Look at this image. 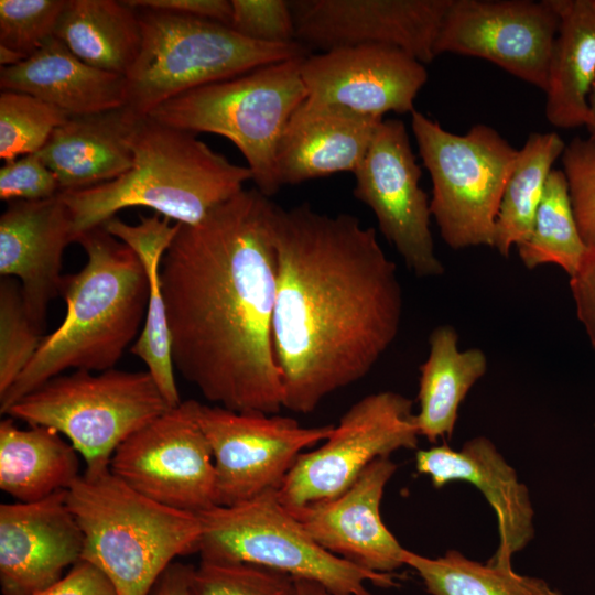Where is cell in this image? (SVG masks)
I'll return each mask as SVG.
<instances>
[{
    "instance_id": "obj_27",
    "label": "cell",
    "mask_w": 595,
    "mask_h": 595,
    "mask_svg": "<svg viewBox=\"0 0 595 595\" xmlns=\"http://www.w3.org/2000/svg\"><path fill=\"white\" fill-rule=\"evenodd\" d=\"M0 422V488L21 502L67 490L80 476L78 452L54 429Z\"/></svg>"
},
{
    "instance_id": "obj_35",
    "label": "cell",
    "mask_w": 595,
    "mask_h": 595,
    "mask_svg": "<svg viewBox=\"0 0 595 595\" xmlns=\"http://www.w3.org/2000/svg\"><path fill=\"white\" fill-rule=\"evenodd\" d=\"M191 595H298L295 578L259 565L203 561L194 569Z\"/></svg>"
},
{
    "instance_id": "obj_5",
    "label": "cell",
    "mask_w": 595,
    "mask_h": 595,
    "mask_svg": "<svg viewBox=\"0 0 595 595\" xmlns=\"http://www.w3.org/2000/svg\"><path fill=\"white\" fill-rule=\"evenodd\" d=\"M66 493L84 534L82 560L99 567L117 595H149L176 556L198 552L197 515L149 499L110 469L84 472Z\"/></svg>"
},
{
    "instance_id": "obj_29",
    "label": "cell",
    "mask_w": 595,
    "mask_h": 595,
    "mask_svg": "<svg viewBox=\"0 0 595 595\" xmlns=\"http://www.w3.org/2000/svg\"><path fill=\"white\" fill-rule=\"evenodd\" d=\"M54 37L84 63L126 76L142 41L138 9L126 1L67 0Z\"/></svg>"
},
{
    "instance_id": "obj_43",
    "label": "cell",
    "mask_w": 595,
    "mask_h": 595,
    "mask_svg": "<svg viewBox=\"0 0 595 595\" xmlns=\"http://www.w3.org/2000/svg\"><path fill=\"white\" fill-rule=\"evenodd\" d=\"M195 566L173 562L159 577L150 595H191V580Z\"/></svg>"
},
{
    "instance_id": "obj_42",
    "label": "cell",
    "mask_w": 595,
    "mask_h": 595,
    "mask_svg": "<svg viewBox=\"0 0 595 595\" xmlns=\"http://www.w3.org/2000/svg\"><path fill=\"white\" fill-rule=\"evenodd\" d=\"M136 9H148L216 21L229 26L232 9L228 0H126Z\"/></svg>"
},
{
    "instance_id": "obj_38",
    "label": "cell",
    "mask_w": 595,
    "mask_h": 595,
    "mask_svg": "<svg viewBox=\"0 0 595 595\" xmlns=\"http://www.w3.org/2000/svg\"><path fill=\"white\" fill-rule=\"evenodd\" d=\"M229 26L241 36L263 43L295 42L290 1L231 0Z\"/></svg>"
},
{
    "instance_id": "obj_28",
    "label": "cell",
    "mask_w": 595,
    "mask_h": 595,
    "mask_svg": "<svg viewBox=\"0 0 595 595\" xmlns=\"http://www.w3.org/2000/svg\"><path fill=\"white\" fill-rule=\"evenodd\" d=\"M429 345V355L420 367L415 423L420 436L436 442L452 435L462 401L487 370V357L479 348L461 350L457 332L451 325L435 327Z\"/></svg>"
},
{
    "instance_id": "obj_7",
    "label": "cell",
    "mask_w": 595,
    "mask_h": 595,
    "mask_svg": "<svg viewBox=\"0 0 595 595\" xmlns=\"http://www.w3.org/2000/svg\"><path fill=\"white\" fill-rule=\"evenodd\" d=\"M304 57L195 88L161 104L148 116L188 132L230 140L245 158L256 188L270 197L281 188L277 175L281 138L307 98L301 76Z\"/></svg>"
},
{
    "instance_id": "obj_14",
    "label": "cell",
    "mask_w": 595,
    "mask_h": 595,
    "mask_svg": "<svg viewBox=\"0 0 595 595\" xmlns=\"http://www.w3.org/2000/svg\"><path fill=\"white\" fill-rule=\"evenodd\" d=\"M354 195L374 213L378 227L418 277H437L444 267L435 255L428 194L405 125L382 119L363 161L353 173Z\"/></svg>"
},
{
    "instance_id": "obj_3",
    "label": "cell",
    "mask_w": 595,
    "mask_h": 595,
    "mask_svg": "<svg viewBox=\"0 0 595 595\" xmlns=\"http://www.w3.org/2000/svg\"><path fill=\"white\" fill-rule=\"evenodd\" d=\"M85 266L64 275L61 295L66 312L60 326L44 336L25 370L0 397V412L68 369L115 368L144 323L149 281L137 255L104 226L80 234Z\"/></svg>"
},
{
    "instance_id": "obj_22",
    "label": "cell",
    "mask_w": 595,
    "mask_h": 595,
    "mask_svg": "<svg viewBox=\"0 0 595 595\" xmlns=\"http://www.w3.org/2000/svg\"><path fill=\"white\" fill-rule=\"evenodd\" d=\"M382 119L305 99L291 117L279 144L280 186L354 173Z\"/></svg>"
},
{
    "instance_id": "obj_13",
    "label": "cell",
    "mask_w": 595,
    "mask_h": 595,
    "mask_svg": "<svg viewBox=\"0 0 595 595\" xmlns=\"http://www.w3.org/2000/svg\"><path fill=\"white\" fill-rule=\"evenodd\" d=\"M197 419L213 452L217 506L278 491L298 457L334 428H304L289 416L203 403Z\"/></svg>"
},
{
    "instance_id": "obj_4",
    "label": "cell",
    "mask_w": 595,
    "mask_h": 595,
    "mask_svg": "<svg viewBox=\"0 0 595 595\" xmlns=\"http://www.w3.org/2000/svg\"><path fill=\"white\" fill-rule=\"evenodd\" d=\"M132 167L87 188L61 192L77 237L125 208L148 207L170 220L194 225L252 180L247 166L229 161L195 133L136 116L127 136Z\"/></svg>"
},
{
    "instance_id": "obj_30",
    "label": "cell",
    "mask_w": 595,
    "mask_h": 595,
    "mask_svg": "<svg viewBox=\"0 0 595 595\" xmlns=\"http://www.w3.org/2000/svg\"><path fill=\"white\" fill-rule=\"evenodd\" d=\"M565 143L556 132L531 133L518 150L499 205L493 247L507 257L530 235L548 177Z\"/></svg>"
},
{
    "instance_id": "obj_8",
    "label": "cell",
    "mask_w": 595,
    "mask_h": 595,
    "mask_svg": "<svg viewBox=\"0 0 595 595\" xmlns=\"http://www.w3.org/2000/svg\"><path fill=\"white\" fill-rule=\"evenodd\" d=\"M172 408L145 371L75 370L56 376L15 402L10 418L56 430L87 473L109 469L118 446Z\"/></svg>"
},
{
    "instance_id": "obj_21",
    "label": "cell",
    "mask_w": 595,
    "mask_h": 595,
    "mask_svg": "<svg viewBox=\"0 0 595 595\" xmlns=\"http://www.w3.org/2000/svg\"><path fill=\"white\" fill-rule=\"evenodd\" d=\"M415 468L429 476L435 488L463 480L482 493L496 513L499 537L489 562L511 564L513 554L526 548L533 538V508L529 490L487 437H474L457 451L446 444L419 450Z\"/></svg>"
},
{
    "instance_id": "obj_44",
    "label": "cell",
    "mask_w": 595,
    "mask_h": 595,
    "mask_svg": "<svg viewBox=\"0 0 595 595\" xmlns=\"http://www.w3.org/2000/svg\"><path fill=\"white\" fill-rule=\"evenodd\" d=\"M298 595H332L324 586L321 584L304 580L295 578Z\"/></svg>"
},
{
    "instance_id": "obj_15",
    "label": "cell",
    "mask_w": 595,
    "mask_h": 595,
    "mask_svg": "<svg viewBox=\"0 0 595 595\" xmlns=\"http://www.w3.org/2000/svg\"><path fill=\"white\" fill-rule=\"evenodd\" d=\"M558 28L553 0H451L435 55L487 60L544 91Z\"/></svg>"
},
{
    "instance_id": "obj_19",
    "label": "cell",
    "mask_w": 595,
    "mask_h": 595,
    "mask_svg": "<svg viewBox=\"0 0 595 595\" xmlns=\"http://www.w3.org/2000/svg\"><path fill=\"white\" fill-rule=\"evenodd\" d=\"M397 470L390 457L372 462L339 496L288 509L328 552L363 569L392 573L404 565V549L380 515L385 488Z\"/></svg>"
},
{
    "instance_id": "obj_24",
    "label": "cell",
    "mask_w": 595,
    "mask_h": 595,
    "mask_svg": "<svg viewBox=\"0 0 595 595\" xmlns=\"http://www.w3.org/2000/svg\"><path fill=\"white\" fill-rule=\"evenodd\" d=\"M137 113L127 107L69 116L37 152L56 175L61 192L112 181L132 167L127 136Z\"/></svg>"
},
{
    "instance_id": "obj_12",
    "label": "cell",
    "mask_w": 595,
    "mask_h": 595,
    "mask_svg": "<svg viewBox=\"0 0 595 595\" xmlns=\"http://www.w3.org/2000/svg\"><path fill=\"white\" fill-rule=\"evenodd\" d=\"M199 402L185 400L134 432L113 453L109 469L161 505L198 515L216 505L215 465Z\"/></svg>"
},
{
    "instance_id": "obj_20",
    "label": "cell",
    "mask_w": 595,
    "mask_h": 595,
    "mask_svg": "<svg viewBox=\"0 0 595 595\" xmlns=\"http://www.w3.org/2000/svg\"><path fill=\"white\" fill-rule=\"evenodd\" d=\"M71 242L73 218L61 193L9 202L0 217V274L20 281L26 312L41 331L51 301L61 295L63 253Z\"/></svg>"
},
{
    "instance_id": "obj_9",
    "label": "cell",
    "mask_w": 595,
    "mask_h": 595,
    "mask_svg": "<svg viewBox=\"0 0 595 595\" xmlns=\"http://www.w3.org/2000/svg\"><path fill=\"white\" fill-rule=\"evenodd\" d=\"M201 560L241 562L272 569L324 586L332 595H372L367 583L394 586L393 573L363 569L321 547L269 491L198 515Z\"/></svg>"
},
{
    "instance_id": "obj_40",
    "label": "cell",
    "mask_w": 595,
    "mask_h": 595,
    "mask_svg": "<svg viewBox=\"0 0 595 595\" xmlns=\"http://www.w3.org/2000/svg\"><path fill=\"white\" fill-rule=\"evenodd\" d=\"M576 316L595 349V248L588 249L577 271L570 277Z\"/></svg>"
},
{
    "instance_id": "obj_31",
    "label": "cell",
    "mask_w": 595,
    "mask_h": 595,
    "mask_svg": "<svg viewBox=\"0 0 595 595\" xmlns=\"http://www.w3.org/2000/svg\"><path fill=\"white\" fill-rule=\"evenodd\" d=\"M404 565L418 573L431 595H563L541 578L516 573L511 564L480 563L457 550L437 558L407 550Z\"/></svg>"
},
{
    "instance_id": "obj_39",
    "label": "cell",
    "mask_w": 595,
    "mask_h": 595,
    "mask_svg": "<svg viewBox=\"0 0 595 595\" xmlns=\"http://www.w3.org/2000/svg\"><path fill=\"white\" fill-rule=\"evenodd\" d=\"M0 169V199L40 201L56 196L61 186L56 175L39 153L7 161Z\"/></svg>"
},
{
    "instance_id": "obj_18",
    "label": "cell",
    "mask_w": 595,
    "mask_h": 595,
    "mask_svg": "<svg viewBox=\"0 0 595 595\" xmlns=\"http://www.w3.org/2000/svg\"><path fill=\"white\" fill-rule=\"evenodd\" d=\"M83 531L66 490L33 502L0 505V585L3 595H36L82 560Z\"/></svg>"
},
{
    "instance_id": "obj_11",
    "label": "cell",
    "mask_w": 595,
    "mask_h": 595,
    "mask_svg": "<svg viewBox=\"0 0 595 595\" xmlns=\"http://www.w3.org/2000/svg\"><path fill=\"white\" fill-rule=\"evenodd\" d=\"M412 401L394 391L365 396L339 419L317 448L303 452L277 491L289 509L333 499L376 459L416 448Z\"/></svg>"
},
{
    "instance_id": "obj_25",
    "label": "cell",
    "mask_w": 595,
    "mask_h": 595,
    "mask_svg": "<svg viewBox=\"0 0 595 595\" xmlns=\"http://www.w3.org/2000/svg\"><path fill=\"white\" fill-rule=\"evenodd\" d=\"M105 229L127 245L140 259L149 281V302L142 329L130 346L159 386L171 407L182 402L177 390L171 350L165 302L161 291V260L173 241L180 224H171L159 214L140 216L139 224L130 225L117 217L107 220Z\"/></svg>"
},
{
    "instance_id": "obj_1",
    "label": "cell",
    "mask_w": 595,
    "mask_h": 595,
    "mask_svg": "<svg viewBox=\"0 0 595 595\" xmlns=\"http://www.w3.org/2000/svg\"><path fill=\"white\" fill-rule=\"evenodd\" d=\"M274 203L244 188L194 225L180 224L160 266L175 370L215 405L283 408L272 321Z\"/></svg>"
},
{
    "instance_id": "obj_2",
    "label": "cell",
    "mask_w": 595,
    "mask_h": 595,
    "mask_svg": "<svg viewBox=\"0 0 595 595\" xmlns=\"http://www.w3.org/2000/svg\"><path fill=\"white\" fill-rule=\"evenodd\" d=\"M272 337L283 408L307 414L363 379L396 340L403 295L376 230L351 214L274 204Z\"/></svg>"
},
{
    "instance_id": "obj_34",
    "label": "cell",
    "mask_w": 595,
    "mask_h": 595,
    "mask_svg": "<svg viewBox=\"0 0 595 595\" xmlns=\"http://www.w3.org/2000/svg\"><path fill=\"white\" fill-rule=\"evenodd\" d=\"M30 318L20 283L0 281V397L15 382L36 355L44 336Z\"/></svg>"
},
{
    "instance_id": "obj_6",
    "label": "cell",
    "mask_w": 595,
    "mask_h": 595,
    "mask_svg": "<svg viewBox=\"0 0 595 595\" xmlns=\"http://www.w3.org/2000/svg\"><path fill=\"white\" fill-rule=\"evenodd\" d=\"M142 41L126 74V107L145 116L195 88L309 55L300 42L263 43L194 17L138 9Z\"/></svg>"
},
{
    "instance_id": "obj_33",
    "label": "cell",
    "mask_w": 595,
    "mask_h": 595,
    "mask_svg": "<svg viewBox=\"0 0 595 595\" xmlns=\"http://www.w3.org/2000/svg\"><path fill=\"white\" fill-rule=\"evenodd\" d=\"M69 115L26 93L1 90L0 158L7 161L37 153Z\"/></svg>"
},
{
    "instance_id": "obj_17",
    "label": "cell",
    "mask_w": 595,
    "mask_h": 595,
    "mask_svg": "<svg viewBox=\"0 0 595 595\" xmlns=\"http://www.w3.org/2000/svg\"><path fill=\"white\" fill-rule=\"evenodd\" d=\"M307 98L383 118L411 113L428 79L420 61L388 45L337 47L307 55L301 64Z\"/></svg>"
},
{
    "instance_id": "obj_45",
    "label": "cell",
    "mask_w": 595,
    "mask_h": 595,
    "mask_svg": "<svg viewBox=\"0 0 595 595\" xmlns=\"http://www.w3.org/2000/svg\"><path fill=\"white\" fill-rule=\"evenodd\" d=\"M585 127L591 137L595 138V82L588 96V116Z\"/></svg>"
},
{
    "instance_id": "obj_36",
    "label": "cell",
    "mask_w": 595,
    "mask_h": 595,
    "mask_svg": "<svg viewBox=\"0 0 595 595\" xmlns=\"http://www.w3.org/2000/svg\"><path fill=\"white\" fill-rule=\"evenodd\" d=\"M67 0H1L0 46L25 58L54 37Z\"/></svg>"
},
{
    "instance_id": "obj_23",
    "label": "cell",
    "mask_w": 595,
    "mask_h": 595,
    "mask_svg": "<svg viewBox=\"0 0 595 595\" xmlns=\"http://www.w3.org/2000/svg\"><path fill=\"white\" fill-rule=\"evenodd\" d=\"M1 90L35 96L69 116L126 107V78L93 67L52 37L23 62L0 68Z\"/></svg>"
},
{
    "instance_id": "obj_41",
    "label": "cell",
    "mask_w": 595,
    "mask_h": 595,
    "mask_svg": "<svg viewBox=\"0 0 595 595\" xmlns=\"http://www.w3.org/2000/svg\"><path fill=\"white\" fill-rule=\"evenodd\" d=\"M36 595H117V592L99 567L79 560L65 576Z\"/></svg>"
},
{
    "instance_id": "obj_26",
    "label": "cell",
    "mask_w": 595,
    "mask_h": 595,
    "mask_svg": "<svg viewBox=\"0 0 595 595\" xmlns=\"http://www.w3.org/2000/svg\"><path fill=\"white\" fill-rule=\"evenodd\" d=\"M559 14L547 87L545 116L558 128L585 126L595 82V0H553Z\"/></svg>"
},
{
    "instance_id": "obj_37",
    "label": "cell",
    "mask_w": 595,
    "mask_h": 595,
    "mask_svg": "<svg viewBox=\"0 0 595 595\" xmlns=\"http://www.w3.org/2000/svg\"><path fill=\"white\" fill-rule=\"evenodd\" d=\"M569 196L581 237L595 248V138L576 137L561 155Z\"/></svg>"
},
{
    "instance_id": "obj_10",
    "label": "cell",
    "mask_w": 595,
    "mask_h": 595,
    "mask_svg": "<svg viewBox=\"0 0 595 595\" xmlns=\"http://www.w3.org/2000/svg\"><path fill=\"white\" fill-rule=\"evenodd\" d=\"M410 115L419 154L432 181L431 215L443 240L453 249L493 247L499 205L518 150L486 125L455 134L418 110Z\"/></svg>"
},
{
    "instance_id": "obj_32",
    "label": "cell",
    "mask_w": 595,
    "mask_h": 595,
    "mask_svg": "<svg viewBox=\"0 0 595 595\" xmlns=\"http://www.w3.org/2000/svg\"><path fill=\"white\" fill-rule=\"evenodd\" d=\"M527 269L555 264L572 277L588 248L577 228L563 171L552 170L529 237L518 247Z\"/></svg>"
},
{
    "instance_id": "obj_16",
    "label": "cell",
    "mask_w": 595,
    "mask_h": 595,
    "mask_svg": "<svg viewBox=\"0 0 595 595\" xmlns=\"http://www.w3.org/2000/svg\"><path fill=\"white\" fill-rule=\"evenodd\" d=\"M451 0H292L295 39L322 52L357 45L398 47L421 63L435 55Z\"/></svg>"
}]
</instances>
